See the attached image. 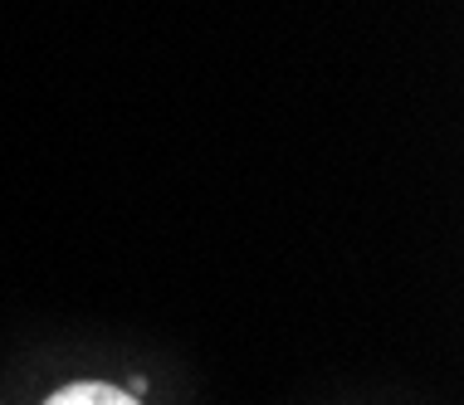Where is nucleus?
Instances as JSON below:
<instances>
[{
	"label": "nucleus",
	"instance_id": "1",
	"mask_svg": "<svg viewBox=\"0 0 464 405\" xmlns=\"http://www.w3.org/2000/svg\"><path fill=\"white\" fill-rule=\"evenodd\" d=\"M44 405H142V400L118 391V386H103V381H73L64 391H54Z\"/></svg>",
	"mask_w": 464,
	"mask_h": 405
}]
</instances>
